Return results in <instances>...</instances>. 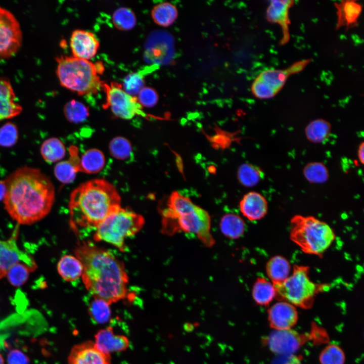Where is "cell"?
<instances>
[{
    "mask_svg": "<svg viewBox=\"0 0 364 364\" xmlns=\"http://www.w3.org/2000/svg\"><path fill=\"white\" fill-rule=\"evenodd\" d=\"M294 1H271L266 12L268 21L279 24L282 31L280 44L284 45L290 40L289 10L293 6Z\"/></svg>",
    "mask_w": 364,
    "mask_h": 364,
    "instance_id": "15",
    "label": "cell"
},
{
    "mask_svg": "<svg viewBox=\"0 0 364 364\" xmlns=\"http://www.w3.org/2000/svg\"><path fill=\"white\" fill-rule=\"evenodd\" d=\"M304 132L309 142L316 144L322 143L330 135L331 125L324 119H316L310 121L306 125Z\"/></svg>",
    "mask_w": 364,
    "mask_h": 364,
    "instance_id": "28",
    "label": "cell"
},
{
    "mask_svg": "<svg viewBox=\"0 0 364 364\" xmlns=\"http://www.w3.org/2000/svg\"><path fill=\"white\" fill-rule=\"evenodd\" d=\"M40 154L47 162L52 163L64 158L66 154L65 147L59 139L51 138L42 144Z\"/></svg>",
    "mask_w": 364,
    "mask_h": 364,
    "instance_id": "29",
    "label": "cell"
},
{
    "mask_svg": "<svg viewBox=\"0 0 364 364\" xmlns=\"http://www.w3.org/2000/svg\"><path fill=\"white\" fill-rule=\"evenodd\" d=\"M138 102L142 106L152 107L158 101V95L156 90L151 87L144 86L136 96Z\"/></svg>",
    "mask_w": 364,
    "mask_h": 364,
    "instance_id": "41",
    "label": "cell"
},
{
    "mask_svg": "<svg viewBox=\"0 0 364 364\" xmlns=\"http://www.w3.org/2000/svg\"><path fill=\"white\" fill-rule=\"evenodd\" d=\"M70 225L76 233L94 228L121 207V198L115 188L102 179L81 184L71 194L69 202Z\"/></svg>",
    "mask_w": 364,
    "mask_h": 364,
    "instance_id": "3",
    "label": "cell"
},
{
    "mask_svg": "<svg viewBox=\"0 0 364 364\" xmlns=\"http://www.w3.org/2000/svg\"><path fill=\"white\" fill-rule=\"evenodd\" d=\"M337 9L336 28L355 26L362 11L361 5L355 1H343L335 4Z\"/></svg>",
    "mask_w": 364,
    "mask_h": 364,
    "instance_id": "21",
    "label": "cell"
},
{
    "mask_svg": "<svg viewBox=\"0 0 364 364\" xmlns=\"http://www.w3.org/2000/svg\"><path fill=\"white\" fill-rule=\"evenodd\" d=\"M7 191L5 180H0V201L4 199Z\"/></svg>",
    "mask_w": 364,
    "mask_h": 364,
    "instance_id": "44",
    "label": "cell"
},
{
    "mask_svg": "<svg viewBox=\"0 0 364 364\" xmlns=\"http://www.w3.org/2000/svg\"><path fill=\"white\" fill-rule=\"evenodd\" d=\"M320 359L322 364H343L344 355L339 347L332 345L323 350Z\"/></svg>",
    "mask_w": 364,
    "mask_h": 364,
    "instance_id": "40",
    "label": "cell"
},
{
    "mask_svg": "<svg viewBox=\"0 0 364 364\" xmlns=\"http://www.w3.org/2000/svg\"><path fill=\"white\" fill-rule=\"evenodd\" d=\"M166 206L161 212L163 233L168 235L180 232L193 234L205 247L214 245L211 217L206 210L176 191L170 194Z\"/></svg>",
    "mask_w": 364,
    "mask_h": 364,
    "instance_id": "4",
    "label": "cell"
},
{
    "mask_svg": "<svg viewBox=\"0 0 364 364\" xmlns=\"http://www.w3.org/2000/svg\"><path fill=\"white\" fill-rule=\"evenodd\" d=\"M291 240L306 254L323 255L335 238L327 223L312 216L296 215L291 218Z\"/></svg>",
    "mask_w": 364,
    "mask_h": 364,
    "instance_id": "6",
    "label": "cell"
},
{
    "mask_svg": "<svg viewBox=\"0 0 364 364\" xmlns=\"http://www.w3.org/2000/svg\"><path fill=\"white\" fill-rule=\"evenodd\" d=\"M101 88L106 96L104 108H109L116 117L126 120L131 119L136 116L148 117L137 97L125 92L122 84L115 81L111 82L110 84L103 81Z\"/></svg>",
    "mask_w": 364,
    "mask_h": 364,
    "instance_id": "10",
    "label": "cell"
},
{
    "mask_svg": "<svg viewBox=\"0 0 364 364\" xmlns=\"http://www.w3.org/2000/svg\"><path fill=\"white\" fill-rule=\"evenodd\" d=\"M18 138V129L14 123L7 122L0 128V146L12 147L16 143Z\"/></svg>",
    "mask_w": 364,
    "mask_h": 364,
    "instance_id": "39",
    "label": "cell"
},
{
    "mask_svg": "<svg viewBox=\"0 0 364 364\" xmlns=\"http://www.w3.org/2000/svg\"><path fill=\"white\" fill-rule=\"evenodd\" d=\"M0 364H5L4 358L1 353H0Z\"/></svg>",
    "mask_w": 364,
    "mask_h": 364,
    "instance_id": "45",
    "label": "cell"
},
{
    "mask_svg": "<svg viewBox=\"0 0 364 364\" xmlns=\"http://www.w3.org/2000/svg\"><path fill=\"white\" fill-rule=\"evenodd\" d=\"M238 178L240 183L246 187L257 185L264 176V173L259 167L250 163H244L238 169Z\"/></svg>",
    "mask_w": 364,
    "mask_h": 364,
    "instance_id": "30",
    "label": "cell"
},
{
    "mask_svg": "<svg viewBox=\"0 0 364 364\" xmlns=\"http://www.w3.org/2000/svg\"><path fill=\"white\" fill-rule=\"evenodd\" d=\"M105 164L104 154L98 149H91L86 151L81 157L78 156L75 167L77 172L96 173L103 168Z\"/></svg>",
    "mask_w": 364,
    "mask_h": 364,
    "instance_id": "22",
    "label": "cell"
},
{
    "mask_svg": "<svg viewBox=\"0 0 364 364\" xmlns=\"http://www.w3.org/2000/svg\"><path fill=\"white\" fill-rule=\"evenodd\" d=\"M143 76L138 72H132L125 76L122 86L125 92L130 96L136 97L145 86Z\"/></svg>",
    "mask_w": 364,
    "mask_h": 364,
    "instance_id": "38",
    "label": "cell"
},
{
    "mask_svg": "<svg viewBox=\"0 0 364 364\" xmlns=\"http://www.w3.org/2000/svg\"><path fill=\"white\" fill-rule=\"evenodd\" d=\"M70 45L73 57L88 60L97 54L100 42L92 32L76 29L71 34Z\"/></svg>",
    "mask_w": 364,
    "mask_h": 364,
    "instance_id": "13",
    "label": "cell"
},
{
    "mask_svg": "<svg viewBox=\"0 0 364 364\" xmlns=\"http://www.w3.org/2000/svg\"><path fill=\"white\" fill-rule=\"evenodd\" d=\"M219 229L223 236L230 239H237L244 234L245 224L242 218L234 213L223 215L219 221Z\"/></svg>",
    "mask_w": 364,
    "mask_h": 364,
    "instance_id": "25",
    "label": "cell"
},
{
    "mask_svg": "<svg viewBox=\"0 0 364 364\" xmlns=\"http://www.w3.org/2000/svg\"><path fill=\"white\" fill-rule=\"evenodd\" d=\"M252 296L257 304L266 305L275 297L276 291L272 283L263 277H259L253 286Z\"/></svg>",
    "mask_w": 364,
    "mask_h": 364,
    "instance_id": "27",
    "label": "cell"
},
{
    "mask_svg": "<svg viewBox=\"0 0 364 364\" xmlns=\"http://www.w3.org/2000/svg\"><path fill=\"white\" fill-rule=\"evenodd\" d=\"M64 112L68 121L73 123L84 121L89 116L88 108L81 102L75 100L65 104Z\"/></svg>",
    "mask_w": 364,
    "mask_h": 364,
    "instance_id": "33",
    "label": "cell"
},
{
    "mask_svg": "<svg viewBox=\"0 0 364 364\" xmlns=\"http://www.w3.org/2000/svg\"><path fill=\"white\" fill-rule=\"evenodd\" d=\"M114 26L120 30H128L133 28L136 23L134 13L127 7H122L116 9L112 15Z\"/></svg>",
    "mask_w": 364,
    "mask_h": 364,
    "instance_id": "32",
    "label": "cell"
},
{
    "mask_svg": "<svg viewBox=\"0 0 364 364\" xmlns=\"http://www.w3.org/2000/svg\"><path fill=\"white\" fill-rule=\"evenodd\" d=\"M109 151L114 158L126 160L132 154V149L129 141L123 137L118 136L113 139L109 144Z\"/></svg>",
    "mask_w": 364,
    "mask_h": 364,
    "instance_id": "36",
    "label": "cell"
},
{
    "mask_svg": "<svg viewBox=\"0 0 364 364\" xmlns=\"http://www.w3.org/2000/svg\"><path fill=\"white\" fill-rule=\"evenodd\" d=\"M243 215L251 221L260 220L264 217L268 210L267 201L261 194L250 192L245 195L239 204Z\"/></svg>",
    "mask_w": 364,
    "mask_h": 364,
    "instance_id": "18",
    "label": "cell"
},
{
    "mask_svg": "<svg viewBox=\"0 0 364 364\" xmlns=\"http://www.w3.org/2000/svg\"><path fill=\"white\" fill-rule=\"evenodd\" d=\"M57 75L63 87L79 95L97 93L103 82L99 74L104 70L101 61L95 63L87 60L61 55L56 58Z\"/></svg>",
    "mask_w": 364,
    "mask_h": 364,
    "instance_id": "5",
    "label": "cell"
},
{
    "mask_svg": "<svg viewBox=\"0 0 364 364\" xmlns=\"http://www.w3.org/2000/svg\"><path fill=\"white\" fill-rule=\"evenodd\" d=\"M291 265L285 257L276 255L270 258L266 266V271L274 285L280 284L289 276Z\"/></svg>",
    "mask_w": 364,
    "mask_h": 364,
    "instance_id": "24",
    "label": "cell"
},
{
    "mask_svg": "<svg viewBox=\"0 0 364 364\" xmlns=\"http://www.w3.org/2000/svg\"><path fill=\"white\" fill-rule=\"evenodd\" d=\"M67 361L68 364H111L110 354L101 351L90 340L74 345Z\"/></svg>",
    "mask_w": 364,
    "mask_h": 364,
    "instance_id": "12",
    "label": "cell"
},
{
    "mask_svg": "<svg viewBox=\"0 0 364 364\" xmlns=\"http://www.w3.org/2000/svg\"><path fill=\"white\" fill-rule=\"evenodd\" d=\"M83 270L81 261L75 255H65L57 264L58 273L67 282H73L81 277Z\"/></svg>",
    "mask_w": 364,
    "mask_h": 364,
    "instance_id": "23",
    "label": "cell"
},
{
    "mask_svg": "<svg viewBox=\"0 0 364 364\" xmlns=\"http://www.w3.org/2000/svg\"><path fill=\"white\" fill-rule=\"evenodd\" d=\"M22 41L20 24L15 16L0 6V59L14 56Z\"/></svg>",
    "mask_w": 364,
    "mask_h": 364,
    "instance_id": "11",
    "label": "cell"
},
{
    "mask_svg": "<svg viewBox=\"0 0 364 364\" xmlns=\"http://www.w3.org/2000/svg\"><path fill=\"white\" fill-rule=\"evenodd\" d=\"M5 182V209L18 222L32 223L51 210L55 200L54 187L39 169L22 167L11 174Z\"/></svg>",
    "mask_w": 364,
    "mask_h": 364,
    "instance_id": "2",
    "label": "cell"
},
{
    "mask_svg": "<svg viewBox=\"0 0 364 364\" xmlns=\"http://www.w3.org/2000/svg\"><path fill=\"white\" fill-rule=\"evenodd\" d=\"M364 143L363 142H361V143L359 145L358 151H357V157L359 160V162L361 164H363L364 162Z\"/></svg>",
    "mask_w": 364,
    "mask_h": 364,
    "instance_id": "43",
    "label": "cell"
},
{
    "mask_svg": "<svg viewBox=\"0 0 364 364\" xmlns=\"http://www.w3.org/2000/svg\"><path fill=\"white\" fill-rule=\"evenodd\" d=\"M110 305L105 301L94 298L88 307L89 314L92 319L97 324H105L110 318L111 311Z\"/></svg>",
    "mask_w": 364,
    "mask_h": 364,
    "instance_id": "34",
    "label": "cell"
},
{
    "mask_svg": "<svg viewBox=\"0 0 364 364\" xmlns=\"http://www.w3.org/2000/svg\"><path fill=\"white\" fill-rule=\"evenodd\" d=\"M77 172L75 166L69 160L58 162L54 168V174L56 178L63 184L72 182Z\"/></svg>",
    "mask_w": 364,
    "mask_h": 364,
    "instance_id": "37",
    "label": "cell"
},
{
    "mask_svg": "<svg viewBox=\"0 0 364 364\" xmlns=\"http://www.w3.org/2000/svg\"><path fill=\"white\" fill-rule=\"evenodd\" d=\"M94 342L99 349L109 354L124 351L129 345L127 337L116 334L111 327L98 331L95 335Z\"/></svg>",
    "mask_w": 364,
    "mask_h": 364,
    "instance_id": "17",
    "label": "cell"
},
{
    "mask_svg": "<svg viewBox=\"0 0 364 364\" xmlns=\"http://www.w3.org/2000/svg\"><path fill=\"white\" fill-rule=\"evenodd\" d=\"M303 175L306 180L312 184H323L329 178V173L326 165L321 162H311L303 168Z\"/></svg>",
    "mask_w": 364,
    "mask_h": 364,
    "instance_id": "31",
    "label": "cell"
},
{
    "mask_svg": "<svg viewBox=\"0 0 364 364\" xmlns=\"http://www.w3.org/2000/svg\"><path fill=\"white\" fill-rule=\"evenodd\" d=\"M7 364H30L29 358L22 351L13 349L9 351L7 358Z\"/></svg>",
    "mask_w": 364,
    "mask_h": 364,
    "instance_id": "42",
    "label": "cell"
},
{
    "mask_svg": "<svg viewBox=\"0 0 364 364\" xmlns=\"http://www.w3.org/2000/svg\"><path fill=\"white\" fill-rule=\"evenodd\" d=\"M22 110V107L16 102L10 82L0 78V121L15 117Z\"/></svg>",
    "mask_w": 364,
    "mask_h": 364,
    "instance_id": "20",
    "label": "cell"
},
{
    "mask_svg": "<svg viewBox=\"0 0 364 364\" xmlns=\"http://www.w3.org/2000/svg\"><path fill=\"white\" fill-rule=\"evenodd\" d=\"M83 270V283L93 298L110 305L134 296L129 288L124 264L109 251L89 241H82L75 250Z\"/></svg>",
    "mask_w": 364,
    "mask_h": 364,
    "instance_id": "1",
    "label": "cell"
},
{
    "mask_svg": "<svg viewBox=\"0 0 364 364\" xmlns=\"http://www.w3.org/2000/svg\"><path fill=\"white\" fill-rule=\"evenodd\" d=\"M310 59L298 61L284 69H270L261 72L253 82L251 90L257 98L275 97L283 87L289 77L299 73L311 62Z\"/></svg>",
    "mask_w": 364,
    "mask_h": 364,
    "instance_id": "9",
    "label": "cell"
},
{
    "mask_svg": "<svg viewBox=\"0 0 364 364\" xmlns=\"http://www.w3.org/2000/svg\"><path fill=\"white\" fill-rule=\"evenodd\" d=\"M268 318L271 326L276 330L290 329L296 323L298 313L293 305L282 301L270 308Z\"/></svg>",
    "mask_w": 364,
    "mask_h": 364,
    "instance_id": "16",
    "label": "cell"
},
{
    "mask_svg": "<svg viewBox=\"0 0 364 364\" xmlns=\"http://www.w3.org/2000/svg\"><path fill=\"white\" fill-rule=\"evenodd\" d=\"M309 268L307 266L296 265L292 274L283 282L274 285L276 295L294 306L309 307L319 292L328 287L311 281L309 277Z\"/></svg>",
    "mask_w": 364,
    "mask_h": 364,
    "instance_id": "8",
    "label": "cell"
},
{
    "mask_svg": "<svg viewBox=\"0 0 364 364\" xmlns=\"http://www.w3.org/2000/svg\"><path fill=\"white\" fill-rule=\"evenodd\" d=\"M35 268L24 262H18L11 266L6 275L9 282L14 286L19 287L27 280L29 273Z\"/></svg>",
    "mask_w": 364,
    "mask_h": 364,
    "instance_id": "35",
    "label": "cell"
},
{
    "mask_svg": "<svg viewBox=\"0 0 364 364\" xmlns=\"http://www.w3.org/2000/svg\"><path fill=\"white\" fill-rule=\"evenodd\" d=\"M20 262L36 267L33 259L18 248L15 238L0 240V278L6 275L11 266Z\"/></svg>",
    "mask_w": 364,
    "mask_h": 364,
    "instance_id": "14",
    "label": "cell"
},
{
    "mask_svg": "<svg viewBox=\"0 0 364 364\" xmlns=\"http://www.w3.org/2000/svg\"><path fill=\"white\" fill-rule=\"evenodd\" d=\"M154 22L162 27H168L174 23L178 17L176 7L169 2H163L155 6L151 11Z\"/></svg>",
    "mask_w": 364,
    "mask_h": 364,
    "instance_id": "26",
    "label": "cell"
},
{
    "mask_svg": "<svg viewBox=\"0 0 364 364\" xmlns=\"http://www.w3.org/2000/svg\"><path fill=\"white\" fill-rule=\"evenodd\" d=\"M268 343L272 351L284 355L295 351L300 341L298 335L290 329L276 330L269 336Z\"/></svg>",
    "mask_w": 364,
    "mask_h": 364,
    "instance_id": "19",
    "label": "cell"
},
{
    "mask_svg": "<svg viewBox=\"0 0 364 364\" xmlns=\"http://www.w3.org/2000/svg\"><path fill=\"white\" fill-rule=\"evenodd\" d=\"M145 222L141 214L121 207L96 227L93 238L96 242H105L124 251L126 239L139 233Z\"/></svg>",
    "mask_w": 364,
    "mask_h": 364,
    "instance_id": "7",
    "label": "cell"
}]
</instances>
